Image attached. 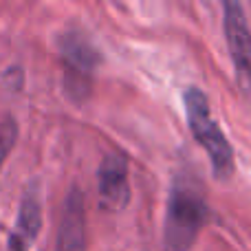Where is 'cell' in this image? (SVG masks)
Instances as JSON below:
<instances>
[{"mask_svg": "<svg viewBox=\"0 0 251 251\" xmlns=\"http://www.w3.org/2000/svg\"><path fill=\"white\" fill-rule=\"evenodd\" d=\"M209 218V207L201 192L176 183L168 199L163 229V251H190Z\"/></svg>", "mask_w": 251, "mask_h": 251, "instance_id": "obj_1", "label": "cell"}, {"mask_svg": "<svg viewBox=\"0 0 251 251\" xmlns=\"http://www.w3.org/2000/svg\"><path fill=\"white\" fill-rule=\"evenodd\" d=\"M42 227V203L35 187L25 192L18 209L16 227L9 234V251H29Z\"/></svg>", "mask_w": 251, "mask_h": 251, "instance_id": "obj_6", "label": "cell"}, {"mask_svg": "<svg viewBox=\"0 0 251 251\" xmlns=\"http://www.w3.org/2000/svg\"><path fill=\"white\" fill-rule=\"evenodd\" d=\"M55 251H86V212L84 196L77 190L71 192L64 205Z\"/></svg>", "mask_w": 251, "mask_h": 251, "instance_id": "obj_7", "label": "cell"}, {"mask_svg": "<svg viewBox=\"0 0 251 251\" xmlns=\"http://www.w3.org/2000/svg\"><path fill=\"white\" fill-rule=\"evenodd\" d=\"M223 25H225L227 47L236 69L240 91L251 95V29L243 4L225 2L223 4Z\"/></svg>", "mask_w": 251, "mask_h": 251, "instance_id": "obj_3", "label": "cell"}, {"mask_svg": "<svg viewBox=\"0 0 251 251\" xmlns=\"http://www.w3.org/2000/svg\"><path fill=\"white\" fill-rule=\"evenodd\" d=\"M60 53L62 60L66 64V75H69V84H77V86H88L86 77L93 75L97 62V51L91 47L82 33H64L60 40Z\"/></svg>", "mask_w": 251, "mask_h": 251, "instance_id": "obj_5", "label": "cell"}, {"mask_svg": "<svg viewBox=\"0 0 251 251\" xmlns=\"http://www.w3.org/2000/svg\"><path fill=\"white\" fill-rule=\"evenodd\" d=\"M183 104H185L187 124H190L192 134L201 143V148L207 152L214 172L221 178H227L234 172V148L227 141L218 122L212 117L207 95L201 88L192 86L183 93Z\"/></svg>", "mask_w": 251, "mask_h": 251, "instance_id": "obj_2", "label": "cell"}, {"mask_svg": "<svg viewBox=\"0 0 251 251\" xmlns=\"http://www.w3.org/2000/svg\"><path fill=\"white\" fill-rule=\"evenodd\" d=\"M18 139V124L13 117H4L0 122V170H2L4 161H7L11 148L16 146Z\"/></svg>", "mask_w": 251, "mask_h": 251, "instance_id": "obj_8", "label": "cell"}, {"mask_svg": "<svg viewBox=\"0 0 251 251\" xmlns=\"http://www.w3.org/2000/svg\"><path fill=\"white\" fill-rule=\"evenodd\" d=\"M100 203L104 209L117 212L130 201L128 185V159L122 152H110L100 165Z\"/></svg>", "mask_w": 251, "mask_h": 251, "instance_id": "obj_4", "label": "cell"}]
</instances>
